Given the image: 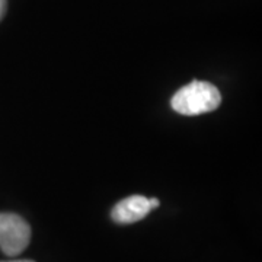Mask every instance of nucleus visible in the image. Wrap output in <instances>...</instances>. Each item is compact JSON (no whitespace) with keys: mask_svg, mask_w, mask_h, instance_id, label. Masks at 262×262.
<instances>
[{"mask_svg":"<svg viewBox=\"0 0 262 262\" xmlns=\"http://www.w3.org/2000/svg\"><path fill=\"white\" fill-rule=\"evenodd\" d=\"M222 103V95L214 84L201 80H192L189 84L181 88L173 95L170 105L182 115H200L211 113Z\"/></svg>","mask_w":262,"mask_h":262,"instance_id":"1","label":"nucleus"},{"mask_svg":"<svg viewBox=\"0 0 262 262\" xmlns=\"http://www.w3.org/2000/svg\"><path fill=\"white\" fill-rule=\"evenodd\" d=\"M31 241V227L20 215L0 213V249L9 256H16L27 249Z\"/></svg>","mask_w":262,"mask_h":262,"instance_id":"2","label":"nucleus"},{"mask_svg":"<svg viewBox=\"0 0 262 262\" xmlns=\"http://www.w3.org/2000/svg\"><path fill=\"white\" fill-rule=\"evenodd\" d=\"M151 211L149 198L143 195H131L114 206L111 217L118 225H131L143 220Z\"/></svg>","mask_w":262,"mask_h":262,"instance_id":"3","label":"nucleus"},{"mask_svg":"<svg viewBox=\"0 0 262 262\" xmlns=\"http://www.w3.org/2000/svg\"><path fill=\"white\" fill-rule=\"evenodd\" d=\"M6 6H8V0H0V20L6 13Z\"/></svg>","mask_w":262,"mask_h":262,"instance_id":"4","label":"nucleus"},{"mask_svg":"<svg viewBox=\"0 0 262 262\" xmlns=\"http://www.w3.org/2000/svg\"><path fill=\"white\" fill-rule=\"evenodd\" d=\"M149 203L150 207H151V210H155V208L159 207V200H158V198H149Z\"/></svg>","mask_w":262,"mask_h":262,"instance_id":"5","label":"nucleus"},{"mask_svg":"<svg viewBox=\"0 0 262 262\" xmlns=\"http://www.w3.org/2000/svg\"><path fill=\"white\" fill-rule=\"evenodd\" d=\"M5 262H34V261H29V259H24V261H5Z\"/></svg>","mask_w":262,"mask_h":262,"instance_id":"6","label":"nucleus"}]
</instances>
